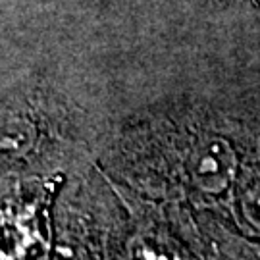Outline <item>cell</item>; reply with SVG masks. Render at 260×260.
Instances as JSON below:
<instances>
[{"label":"cell","instance_id":"2","mask_svg":"<svg viewBox=\"0 0 260 260\" xmlns=\"http://www.w3.org/2000/svg\"><path fill=\"white\" fill-rule=\"evenodd\" d=\"M254 205H256V208H258V210H260V195L256 197V201H254Z\"/></svg>","mask_w":260,"mask_h":260},{"label":"cell","instance_id":"1","mask_svg":"<svg viewBox=\"0 0 260 260\" xmlns=\"http://www.w3.org/2000/svg\"><path fill=\"white\" fill-rule=\"evenodd\" d=\"M233 158L232 152L222 141H212L205 147L197 150L195 164V179L199 185H203L208 191H218L222 187L228 185L230 177H232Z\"/></svg>","mask_w":260,"mask_h":260}]
</instances>
